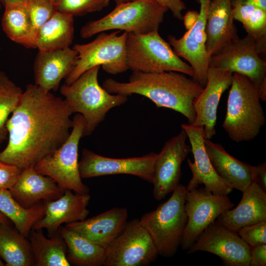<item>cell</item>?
<instances>
[{
    "mask_svg": "<svg viewBox=\"0 0 266 266\" xmlns=\"http://www.w3.org/2000/svg\"><path fill=\"white\" fill-rule=\"evenodd\" d=\"M7 121L8 141L0 160L21 170L33 166L58 149L73 126L65 100L35 84H28Z\"/></svg>",
    "mask_w": 266,
    "mask_h": 266,
    "instance_id": "6da1fadb",
    "label": "cell"
},
{
    "mask_svg": "<svg viewBox=\"0 0 266 266\" xmlns=\"http://www.w3.org/2000/svg\"><path fill=\"white\" fill-rule=\"evenodd\" d=\"M102 87L111 94L143 96L157 107L169 108L182 114L189 124H193L196 119L194 101L203 88L193 79L176 71L133 72L128 82L108 78Z\"/></svg>",
    "mask_w": 266,
    "mask_h": 266,
    "instance_id": "7a4b0ae2",
    "label": "cell"
},
{
    "mask_svg": "<svg viewBox=\"0 0 266 266\" xmlns=\"http://www.w3.org/2000/svg\"><path fill=\"white\" fill-rule=\"evenodd\" d=\"M230 86L223 128L233 141H250L257 136L266 122L258 85L247 76L234 72Z\"/></svg>",
    "mask_w": 266,
    "mask_h": 266,
    "instance_id": "3957f363",
    "label": "cell"
},
{
    "mask_svg": "<svg viewBox=\"0 0 266 266\" xmlns=\"http://www.w3.org/2000/svg\"><path fill=\"white\" fill-rule=\"evenodd\" d=\"M100 67L91 68L73 82L65 83L60 89L72 113H79L83 117L86 124L85 136L93 132L111 109L128 100V96L110 93L100 85L98 74Z\"/></svg>",
    "mask_w": 266,
    "mask_h": 266,
    "instance_id": "277c9868",
    "label": "cell"
},
{
    "mask_svg": "<svg viewBox=\"0 0 266 266\" xmlns=\"http://www.w3.org/2000/svg\"><path fill=\"white\" fill-rule=\"evenodd\" d=\"M172 193L166 201L139 219L158 255L164 257H171L177 252L188 220L184 207L186 187L179 184Z\"/></svg>",
    "mask_w": 266,
    "mask_h": 266,
    "instance_id": "5b68a950",
    "label": "cell"
},
{
    "mask_svg": "<svg viewBox=\"0 0 266 266\" xmlns=\"http://www.w3.org/2000/svg\"><path fill=\"white\" fill-rule=\"evenodd\" d=\"M168 9L154 0H134L116 5L104 17L88 22L81 29L80 36L88 38L109 30L145 34L158 31Z\"/></svg>",
    "mask_w": 266,
    "mask_h": 266,
    "instance_id": "8992f818",
    "label": "cell"
},
{
    "mask_svg": "<svg viewBox=\"0 0 266 266\" xmlns=\"http://www.w3.org/2000/svg\"><path fill=\"white\" fill-rule=\"evenodd\" d=\"M126 62L133 72L176 71L194 75L190 65L176 55L158 31L145 34L128 33Z\"/></svg>",
    "mask_w": 266,
    "mask_h": 266,
    "instance_id": "52a82bcc",
    "label": "cell"
},
{
    "mask_svg": "<svg viewBox=\"0 0 266 266\" xmlns=\"http://www.w3.org/2000/svg\"><path fill=\"white\" fill-rule=\"evenodd\" d=\"M72 130L66 141L57 150L41 159L34 166L38 173L52 178L64 191L88 194L82 181L78 166V147L85 136V122L80 114L73 118Z\"/></svg>",
    "mask_w": 266,
    "mask_h": 266,
    "instance_id": "ba28073f",
    "label": "cell"
},
{
    "mask_svg": "<svg viewBox=\"0 0 266 266\" xmlns=\"http://www.w3.org/2000/svg\"><path fill=\"white\" fill-rule=\"evenodd\" d=\"M120 32H101L89 43L75 44L73 48L77 53V59L66 77L65 83H72L84 72L96 66H101L105 72L111 74L128 70L126 62L128 33L119 34Z\"/></svg>",
    "mask_w": 266,
    "mask_h": 266,
    "instance_id": "9c48e42d",
    "label": "cell"
},
{
    "mask_svg": "<svg viewBox=\"0 0 266 266\" xmlns=\"http://www.w3.org/2000/svg\"><path fill=\"white\" fill-rule=\"evenodd\" d=\"M156 248L139 219L127 221L105 250L104 266H143L154 262Z\"/></svg>",
    "mask_w": 266,
    "mask_h": 266,
    "instance_id": "30bf717a",
    "label": "cell"
},
{
    "mask_svg": "<svg viewBox=\"0 0 266 266\" xmlns=\"http://www.w3.org/2000/svg\"><path fill=\"white\" fill-rule=\"evenodd\" d=\"M266 39H258L247 34L211 56L209 66L244 75L259 85L266 77Z\"/></svg>",
    "mask_w": 266,
    "mask_h": 266,
    "instance_id": "8fae6325",
    "label": "cell"
},
{
    "mask_svg": "<svg viewBox=\"0 0 266 266\" xmlns=\"http://www.w3.org/2000/svg\"><path fill=\"white\" fill-rule=\"evenodd\" d=\"M233 206L228 195H215L204 187L186 190L184 207L188 220L180 244L182 249L188 250L210 224Z\"/></svg>",
    "mask_w": 266,
    "mask_h": 266,
    "instance_id": "7c38bea8",
    "label": "cell"
},
{
    "mask_svg": "<svg viewBox=\"0 0 266 266\" xmlns=\"http://www.w3.org/2000/svg\"><path fill=\"white\" fill-rule=\"evenodd\" d=\"M157 153L140 157L116 159L100 155L84 149L78 163L82 179L119 174L137 176L153 184Z\"/></svg>",
    "mask_w": 266,
    "mask_h": 266,
    "instance_id": "4fadbf2b",
    "label": "cell"
},
{
    "mask_svg": "<svg viewBox=\"0 0 266 266\" xmlns=\"http://www.w3.org/2000/svg\"><path fill=\"white\" fill-rule=\"evenodd\" d=\"M197 1L200 3V10L196 23L180 38L168 35V41L176 55L189 63L194 71L193 79L204 87L210 59L206 48L205 25L211 0Z\"/></svg>",
    "mask_w": 266,
    "mask_h": 266,
    "instance_id": "5bb4252c",
    "label": "cell"
},
{
    "mask_svg": "<svg viewBox=\"0 0 266 266\" xmlns=\"http://www.w3.org/2000/svg\"><path fill=\"white\" fill-rule=\"evenodd\" d=\"M205 251L219 257L228 266H250V247L237 233L216 221L210 224L187 250L188 253Z\"/></svg>",
    "mask_w": 266,
    "mask_h": 266,
    "instance_id": "9a60e30c",
    "label": "cell"
},
{
    "mask_svg": "<svg viewBox=\"0 0 266 266\" xmlns=\"http://www.w3.org/2000/svg\"><path fill=\"white\" fill-rule=\"evenodd\" d=\"M187 134L184 129L164 144L155 163L153 183L154 198L160 200L172 192L179 184L181 165L191 151L187 143Z\"/></svg>",
    "mask_w": 266,
    "mask_h": 266,
    "instance_id": "2e32d148",
    "label": "cell"
},
{
    "mask_svg": "<svg viewBox=\"0 0 266 266\" xmlns=\"http://www.w3.org/2000/svg\"><path fill=\"white\" fill-rule=\"evenodd\" d=\"M181 126L187 134L194 158L193 162L187 160L192 177L186 190H192L203 185L206 190L215 195H228L233 189L219 177L211 164L204 146L203 127L189 124H183Z\"/></svg>",
    "mask_w": 266,
    "mask_h": 266,
    "instance_id": "e0dca14e",
    "label": "cell"
},
{
    "mask_svg": "<svg viewBox=\"0 0 266 266\" xmlns=\"http://www.w3.org/2000/svg\"><path fill=\"white\" fill-rule=\"evenodd\" d=\"M232 76L229 70L209 66L206 83L194 101L196 119L193 124L203 127L206 139H210L216 134L218 104L222 94L231 85Z\"/></svg>",
    "mask_w": 266,
    "mask_h": 266,
    "instance_id": "ac0fdd59",
    "label": "cell"
},
{
    "mask_svg": "<svg viewBox=\"0 0 266 266\" xmlns=\"http://www.w3.org/2000/svg\"><path fill=\"white\" fill-rule=\"evenodd\" d=\"M90 199L89 193L81 194L67 190L57 199L43 201L44 215L32 229H46L52 235L63 224L86 219L89 213L87 206Z\"/></svg>",
    "mask_w": 266,
    "mask_h": 266,
    "instance_id": "d6986e66",
    "label": "cell"
},
{
    "mask_svg": "<svg viewBox=\"0 0 266 266\" xmlns=\"http://www.w3.org/2000/svg\"><path fill=\"white\" fill-rule=\"evenodd\" d=\"M9 191L12 197L25 208L57 199L64 193L52 178L38 173L33 166L22 169Z\"/></svg>",
    "mask_w": 266,
    "mask_h": 266,
    "instance_id": "ffe728a7",
    "label": "cell"
},
{
    "mask_svg": "<svg viewBox=\"0 0 266 266\" xmlns=\"http://www.w3.org/2000/svg\"><path fill=\"white\" fill-rule=\"evenodd\" d=\"M128 217L127 208L115 207L90 218L66 224L65 227L105 249L120 233Z\"/></svg>",
    "mask_w": 266,
    "mask_h": 266,
    "instance_id": "44dd1931",
    "label": "cell"
},
{
    "mask_svg": "<svg viewBox=\"0 0 266 266\" xmlns=\"http://www.w3.org/2000/svg\"><path fill=\"white\" fill-rule=\"evenodd\" d=\"M77 56V52L70 47L38 51L33 67L35 84L46 91H56L71 71Z\"/></svg>",
    "mask_w": 266,
    "mask_h": 266,
    "instance_id": "7402d4cb",
    "label": "cell"
},
{
    "mask_svg": "<svg viewBox=\"0 0 266 266\" xmlns=\"http://www.w3.org/2000/svg\"><path fill=\"white\" fill-rule=\"evenodd\" d=\"M242 193L237 206L225 211L215 220L235 233L243 227L266 220V192L254 182Z\"/></svg>",
    "mask_w": 266,
    "mask_h": 266,
    "instance_id": "603a6c76",
    "label": "cell"
},
{
    "mask_svg": "<svg viewBox=\"0 0 266 266\" xmlns=\"http://www.w3.org/2000/svg\"><path fill=\"white\" fill-rule=\"evenodd\" d=\"M204 144L215 172L227 185L243 192L254 182L255 166L231 156L220 144L205 138Z\"/></svg>",
    "mask_w": 266,
    "mask_h": 266,
    "instance_id": "cb8c5ba5",
    "label": "cell"
},
{
    "mask_svg": "<svg viewBox=\"0 0 266 266\" xmlns=\"http://www.w3.org/2000/svg\"><path fill=\"white\" fill-rule=\"evenodd\" d=\"M231 0H211L205 25L206 48L210 57L238 38Z\"/></svg>",
    "mask_w": 266,
    "mask_h": 266,
    "instance_id": "d4e9b609",
    "label": "cell"
},
{
    "mask_svg": "<svg viewBox=\"0 0 266 266\" xmlns=\"http://www.w3.org/2000/svg\"><path fill=\"white\" fill-rule=\"evenodd\" d=\"M73 36V16L57 10L38 31L36 48L41 51L66 48L72 44Z\"/></svg>",
    "mask_w": 266,
    "mask_h": 266,
    "instance_id": "484cf974",
    "label": "cell"
},
{
    "mask_svg": "<svg viewBox=\"0 0 266 266\" xmlns=\"http://www.w3.org/2000/svg\"><path fill=\"white\" fill-rule=\"evenodd\" d=\"M42 229H32L29 234L35 266H69L66 246L59 230L50 238L44 235Z\"/></svg>",
    "mask_w": 266,
    "mask_h": 266,
    "instance_id": "4316f807",
    "label": "cell"
},
{
    "mask_svg": "<svg viewBox=\"0 0 266 266\" xmlns=\"http://www.w3.org/2000/svg\"><path fill=\"white\" fill-rule=\"evenodd\" d=\"M1 27L13 41L28 48H36V35L33 28L26 3L4 6Z\"/></svg>",
    "mask_w": 266,
    "mask_h": 266,
    "instance_id": "83f0119b",
    "label": "cell"
},
{
    "mask_svg": "<svg viewBox=\"0 0 266 266\" xmlns=\"http://www.w3.org/2000/svg\"><path fill=\"white\" fill-rule=\"evenodd\" d=\"M66 246V257L70 264L78 266H103L105 249L66 227L59 229Z\"/></svg>",
    "mask_w": 266,
    "mask_h": 266,
    "instance_id": "f1b7e54d",
    "label": "cell"
},
{
    "mask_svg": "<svg viewBox=\"0 0 266 266\" xmlns=\"http://www.w3.org/2000/svg\"><path fill=\"white\" fill-rule=\"evenodd\" d=\"M0 257L7 266H34L30 240L10 224L0 223Z\"/></svg>",
    "mask_w": 266,
    "mask_h": 266,
    "instance_id": "f546056e",
    "label": "cell"
},
{
    "mask_svg": "<svg viewBox=\"0 0 266 266\" xmlns=\"http://www.w3.org/2000/svg\"><path fill=\"white\" fill-rule=\"evenodd\" d=\"M44 202L25 208L11 196L9 190H0V212L13 222L16 229L28 237L33 225L44 215Z\"/></svg>",
    "mask_w": 266,
    "mask_h": 266,
    "instance_id": "4dcf8cb0",
    "label": "cell"
},
{
    "mask_svg": "<svg viewBox=\"0 0 266 266\" xmlns=\"http://www.w3.org/2000/svg\"><path fill=\"white\" fill-rule=\"evenodd\" d=\"M234 20L241 23L247 34L256 39H266V10L253 4L232 6Z\"/></svg>",
    "mask_w": 266,
    "mask_h": 266,
    "instance_id": "1f68e13d",
    "label": "cell"
},
{
    "mask_svg": "<svg viewBox=\"0 0 266 266\" xmlns=\"http://www.w3.org/2000/svg\"><path fill=\"white\" fill-rule=\"evenodd\" d=\"M23 92L4 72L0 71V144L7 137V121L18 104Z\"/></svg>",
    "mask_w": 266,
    "mask_h": 266,
    "instance_id": "d6a6232c",
    "label": "cell"
},
{
    "mask_svg": "<svg viewBox=\"0 0 266 266\" xmlns=\"http://www.w3.org/2000/svg\"><path fill=\"white\" fill-rule=\"evenodd\" d=\"M111 0H59L57 10L72 16H82L99 11L108 6Z\"/></svg>",
    "mask_w": 266,
    "mask_h": 266,
    "instance_id": "836d02e7",
    "label": "cell"
},
{
    "mask_svg": "<svg viewBox=\"0 0 266 266\" xmlns=\"http://www.w3.org/2000/svg\"><path fill=\"white\" fill-rule=\"evenodd\" d=\"M26 6L37 36L40 28L57 10L56 6L49 0H27Z\"/></svg>",
    "mask_w": 266,
    "mask_h": 266,
    "instance_id": "e575fe53",
    "label": "cell"
},
{
    "mask_svg": "<svg viewBox=\"0 0 266 266\" xmlns=\"http://www.w3.org/2000/svg\"><path fill=\"white\" fill-rule=\"evenodd\" d=\"M237 234L250 247L266 244V220L240 229Z\"/></svg>",
    "mask_w": 266,
    "mask_h": 266,
    "instance_id": "d590c367",
    "label": "cell"
},
{
    "mask_svg": "<svg viewBox=\"0 0 266 266\" xmlns=\"http://www.w3.org/2000/svg\"><path fill=\"white\" fill-rule=\"evenodd\" d=\"M21 171L19 167L0 160V190L10 189L15 183Z\"/></svg>",
    "mask_w": 266,
    "mask_h": 266,
    "instance_id": "8d00e7d4",
    "label": "cell"
},
{
    "mask_svg": "<svg viewBox=\"0 0 266 266\" xmlns=\"http://www.w3.org/2000/svg\"><path fill=\"white\" fill-rule=\"evenodd\" d=\"M159 4L170 10L173 16L176 19L182 20V12L186 9L185 3L182 0H154Z\"/></svg>",
    "mask_w": 266,
    "mask_h": 266,
    "instance_id": "74e56055",
    "label": "cell"
},
{
    "mask_svg": "<svg viewBox=\"0 0 266 266\" xmlns=\"http://www.w3.org/2000/svg\"><path fill=\"white\" fill-rule=\"evenodd\" d=\"M250 266H266V244L250 247Z\"/></svg>",
    "mask_w": 266,
    "mask_h": 266,
    "instance_id": "f35d334b",
    "label": "cell"
},
{
    "mask_svg": "<svg viewBox=\"0 0 266 266\" xmlns=\"http://www.w3.org/2000/svg\"><path fill=\"white\" fill-rule=\"evenodd\" d=\"M255 166V182L264 192H266V162Z\"/></svg>",
    "mask_w": 266,
    "mask_h": 266,
    "instance_id": "ab89813d",
    "label": "cell"
},
{
    "mask_svg": "<svg viewBox=\"0 0 266 266\" xmlns=\"http://www.w3.org/2000/svg\"><path fill=\"white\" fill-rule=\"evenodd\" d=\"M199 17V12L195 10H189L183 16L182 20L187 31L191 29L196 23Z\"/></svg>",
    "mask_w": 266,
    "mask_h": 266,
    "instance_id": "60d3db41",
    "label": "cell"
},
{
    "mask_svg": "<svg viewBox=\"0 0 266 266\" xmlns=\"http://www.w3.org/2000/svg\"><path fill=\"white\" fill-rule=\"evenodd\" d=\"M232 6L237 4H249L259 6L266 10V0H231Z\"/></svg>",
    "mask_w": 266,
    "mask_h": 266,
    "instance_id": "b9f144b4",
    "label": "cell"
},
{
    "mask_svg": "<svg viewBox=\"0 0 266 266\" xmlns=\"http://www.w3.org/2000/svg\"><path fill=\"white\" fill-rule=\"evenodd\" d=\"M259 93L261 100L266 101V77H265L258 85Z\"/></svg>",
    "mask_w": 266,
    "mask_h": 266,
    "instance_id": "7bdbcfd3",
    "label": "cell"
},
{
    "mask_svg": "<svg viewBox=\"0 0 266 266\" xmlns=\"http://www.w3.org/2000/svg\"><path fill=\"white\" fill-rule=\"evenodd\" d=\"M27 0H0L1 3L4 6L6 5L14 3H27Z\"/></svg>",
    "mask_w": 266,
    "mask_h": 266,
    "instance_id": "ee69618b",
    "label": "cell"
},
{
    "mask_svg": "<svg viewBox=\"0 0 266 266\" xmlns=\"http://www.w3.org/2000/svg\"><path fill=\"white\" fill-rule=\"evenodd\" d=\"M0 223L10 224V221L3 214L0 212Z\"/></svg>",
    "mask_w": 266,
    "mask_h": 266,
    "instance_id": "f6af8a7d",
    "label": "cell"
},
{
    "mask_svg": "<svg viewBox=\"0 0 266 266\" xmlns=\"http://www.w3.org/2000/svg\"><path fill=\"white\" fill-rule=\"evenodd\" d=\"M116 5H118L123 3L128 2L130 1H132L134 0H114Z\"/></svg>",
    "mask_w": 266,
    "mask_h": 266,
    "instance_id": "bcb514c9",
    "label": "cell"
},
{
    "mask_svg": "<svg viewBox=\"0 0 266 266\" xmlns=\"http://www.w3.org/2000/svg\"><path fill=\"white\" fill-rule=\"evenodd\" d=\"M49 0L51 2H52L54 4H55L57 7V5L58 3L59 0Z\"/></svg>",
    "mask_w": 266,
    "mask_h": 266,
    "instance_id": "7dc6e473",
    "label": "cell"
},
{
    "mask_svg": "<svg viewBox=\"0 0 266 266\" xmlns=\"http://www.w3.org/2000/svg\"><path fill=\"white\" fill-rule=\"evenodd\" d=\"M4 266V263L2 262L0 258V266Z\"/></svg>",
    "mask_w": 266,
    "mask_h": 266,
    "instance_id": "c3c4849f",
    "label": "cell"
},
{
    "mask_svg": "<svg viewBox=\"0 0 266 266\" xmlns=\"http://www.w3.org/2000/svg\"><path fill=\"white\" fill-rule=\"evenodd\" d=\"M1 2H0V7H1Z\"/></svg>",
    "mask_w": 266,
    "mask_h": 266,
    "instance_id": "681fc988",
    "label": "cell"
}]
</instances>
